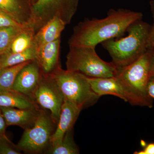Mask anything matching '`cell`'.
<instances>
[{
  "label": "cell",
  "mask_w": 154,
  "mask_h": 154,
  "mask_svg": "<svg viewBox=\"0 0 154 154\" xmlns=\"http://www.w3.org/2000/svg\"><path fill=\"white\" fill-rule=\"evenodd\" d=\"M79 152V147L74 140L72 128L68 131L59 142L50 146L45 153L78 154Z\"/></svg>",
  "instance_id": "cell-19"
},
{
  "label": "cell",
  "mask_w": 154,
  "mask_h": 154,
  "mask_svg": "<svg viewBox=\"0 0 154 154\" xmlns=\"http://www.w3.org/2000/svg\"><path fill=\"white\" fill-rule=\"evenodd\" d=\"M66 25L61 19L57 17L50 19L35 34V44L36 49L46 43L60 38L62 32Z\"/></svg>",
  "instance_id": "cell-15"
},
{
  "label": "cell",
  "mask_w": 154,
  "mask_h": 154,
  "mask_svg": "<svg viewBox=\"0 0 154 154\" xmlns=\"http://www.w3.org/2000/svg\"><path fill=\"white\" fill-rule=\"evenodd\" d=\"M7 126L17 125L24 130L33 126L41 107L19 109L1 107Z\"/></svg>",
  "instance_id": "cell-12"
},
{
  "label": "cell",
  "mask_w": 154,
  "mask_h": 154,
  "mask_svg": "<svg viewBox=\"0 0 154 154\" xmlns=\"http://www.w3.org/2000/svg\"><path fill=\"white\" fill-rule=\"evenodd\" d=\"M25 25L0 28V57L8 51L14 38Z\"/></svg>",
  "instance_id": "cell-21"
},
{
  "label": "cell",
  "mask_w": 154,
  "mask_h": 154,
  "mask_svg": "<svg viewBox=\"0 0 154 154\" xmlns=\"http://www.w3.org/2000/svg\"><path fill=\"white\" fill-rule=\"evenodd\" d=\"M149 6L153 20L152 25H151L148 39V49H151L154 48V0L150 1Z\"/></svg>",
  "instance_id": "cell-24"
},
{
  "label": "cell",
  "mask_w": 154,
  "mask_h": 154,
  "mask_svg": "<svg viewBox=\"0 0 154 154\" xmlns=\"http://www.w3.org/2000/svg\"><path fill=\"white\" fill-rule=\"evenodd\" d=\"M30 61L0 69V91H13L17 75L22 68Z\"/></svg>",
  "instance_id": "cell-20"
},
{
  "label": "cell",
  "mask_w": 154,
  "mask_h": 154,
  "mask_svg": "<svg viewBox=\"0 0 154 154\" xmlns=\"http://www.w3.org/2000/svg\"><path fill=\"white\" fill-rule=\"evenodd\" d=\"M32 7L30 0H0V11L22 25H31Z\"/></svg>",
  "instance_id": "cell-13"
},
{
  "label": "cell",
  "mask_w": 154,
  "mask_h": 154,
  "mask_svg": "<svg viewBox=\"0 0 154 154\" xmlns=\"http://www.w3.org/2000/svg\"><path fill=\"white\" fill-rule=\"evenodd\" d=\"M36 45L25 51L18 53H6L0 57V69L13 66L36 59Z\"/></svg>",
  "instance_id": "cell-18"
},
{
  "label": "cell",
  "mask_w": 154,
  "mask_h": 154,
  "mask_svg": "<svg viewBox=\"0 0 154 154\" xmlns=\"http://www.w3.org/2000/svg\"><path fill=\"white\" fill-rule=\"evenodd\" d=\"M142 13L127 9H111L103 19H85L73 28L69 47L96 48L99 43L124 35L130 25L143 18Z\"/></svg>",
  "instance_id": "cell-1"
},
{
  "label": "cell",
  "mask_w": 154,
  "mask_h": 154,
  "mask_svg": "<svg viewBox=\"0 0 154 154\" xmlns=\"http://www.w3.org/2000/svg\"><path fill=\"white\" fill-rule=\"evenodd\" d=\"M143 149L135 152L134 154H154V143L146 144L143 147Z\"/></svg>",
  "instance_id": "cell-26"
},
{
  "label": "cell",
  "mask_w": 154,
  "mask_h": 154,
  "mask_svg": "<svg viewBox=\"0 0 154 154\" xmlns=\"http://www.w3.org/2000/svg\"><path fill=\"white\" fill-rule=\"evenodd\" d=\"M33 99L39 107L49 110L53 121L57 125L64 97L52 75L42 73Z\"/></svg>",
  "instance_id": "cell-8"
},
{
  "label": "cell",
  "mask_w": 154,
  "mask_h": 154,
  "mask_svg": "<svg viewBox=\"0 0 154 154\" xmlns=\"http://www.w3.org/2000/svg\"><path fill=\"white\" fill-rule=\"evenodd\" d=\"M151 25L142 19L130 25L128 34L124 37L112 38L101 43L117 67L126 66L134 61L148 49Z\"/></svg>",
  "instance_id": "cell-3"
},
{
  "label": "cell",
  "mask_w": 154,
  "mask_h": 154,
  "mask_svg": "<svg viewBox=\"0 0 154 154\" xmlns=\"http://www.w3.org/2000/svg\"><path fill=\"white\" fill-rule=\"evenodd\" d=\"M0 107L27 109L39 106L30 97L11 91H0Z\"/></svg>",
  "instance_id": "cell-16"
},
{
  "label": "cell",
  "mask_w": 154,
  "mask_h": 154,
  "mask_svg": "<svg viewBox=\"0 0 154 154\" xmlns=\"http://www.w3.org/2000/svg\"><path fill=\"white\" fill-rule=\"evenodd\" d=\"M7 127L5 120L3 116L1 107H0V138L7 137L6 134Z\"/></svg>",
  "instance_id": "cell-25"
},
{
  "label": "cell",
  "mask_w": 154,
  "mask_h": 154,
  "mask_svg": "<svg viewBox=\"0 0 154 154\" xmlns=\"http://www.w3.org/2000/svg\"><path fill=\"white\" fill-rule=\"evenodd\" d=\"M82 110L79 106L64 98L59 119L51 138L50 145L59 142L68 131L72 129Z\"/></svg>",
  "instance_id": "cell-10"
},
{
  "label": "cell",
  "mask_w": 154,
  "mask_h": 154,
  "mask_svg": "<svg viewBox=\"0 0 154 154\" xmlns=\"http://www.w3.org/2000/svg\"><path fill=\"white\" fill-rule=\"evenodd\" d=\"M65 99L83 108L95 104L100 98L92 90L88 77L60 66L51 74Z\"/></svg>",
  "instance_id": "cell-5"
},
{
  "label": "cell",
  "mask_w": 154,
  "mask_h": 154,
  "mask_svg": "<svg viewBox=\"0 0 154 154\" xmlns=\"http://www.w3.org/2000/svg\"><path fill=\"white\" fill-rule=\"evenodd\" d=\"M56 127L50 113L41 108L33 126L25 130L16 145L21 151L28 153H45L50 146Z\"/></svg>",
  "instance_id": "cell-6"
},
{
  "label": "cell",
  "mask_w": 154,
  "mask_h": 154,
  "mask_svg": "<svg viewBox=\"0 0 154 154\" xmlns=\"http://www.w3.org/2000/svg\"><path fill=\"white\" fill-rule=\"evenodd\" d=\"M60 38L42 45L36 49V60L42 73L51 74L60 66Z\"/></svg>",
  "instance_id": "cell-11"
},
{
  "label": "cell",
  "mask_w": 154,
  "mask_h": 154,
  "mask_svg": "<svg viewBox=\"0 0 154 154\" xmlns=\"http://www.w3.org/2000/svg\"><path fill=\"white\" fill-rule=\"evenodd\" d=\"M42 74L37 60L35 59L30 61L17 75L13 85V91L33 99L34 92L39 84Z\"/></svg>",
  "instance_id": "cell-9"
},
{
  "label": "cell",
  "mask_w": 154,
  "mask_h": 154,
  "mask_svg": "<svg viewBox=\"0 0 154 154\" xmlns=\"http://www.w3.org/2000/svg\"><path fill=\"white\" fill-rule=\"evenodd\" d=\"M21 152L8 137L0 138V154H21Z\"/></svg>",
  "instance_id": "cell-22"
},
{
  "label": "cell",
  "mask_w": 154,
  "mask_h": 154,
  "mask_svg": "<svg viewBox=\"0 0 154 154\" xmlns=\"http://www.w3.org/2000/svg\"><path fill=\"white\" fill-rule=\"evenodd\" d=\"M20 25L12 19L5 13L0 11V28L11 26H21Z\"/></svg>",
  "instance_id": "cell-23"
},
{
  "label": "cell",
  "mask_w": 154,
  "mask_h": 154,
  "mask_svg": "<svg viewBox=\"0 0 154 154\" xmlns=\"http://www.w3.org/2000/svg\"><path fill=\"white\" fill-rule=\"evenodd\" d=\"M66 56V69L80 73L88 78L116 76L119 68L112 62L102 60L96 48L71 46Z\"/></svg>",
  "instance_id": "cell-4"
},
{
  "label": "cell",
  "mask_w": 154,
  "mask_h": 154,
  "mask_svg": "<svg viewBox=\"0 0 154 154\" xmlns=\"http://www.w3.org/2000/svg\"><path fill=\"white\" fill-rule=\"evenodd\" d=\"M148 92L150 97L154 99V76L150 77L148 84Z\"/></svg>",
  "instance_id": "cell-27"
},
{
  "label": "cell",
  "mask_w": 154,
  "mask_h": 154,
  "mask_svg": "<svg viewBox=\"0 0 154 154\" xmlns=\"http://www.w3.org/2000/svg\"><path fill=\"white\" fill-rule=\"evenodd\" d=\"M31 1V3H32V5H33V4H34V3L36 2V1H37V0H30Z\"/></svg>",
  "instance_id": "cell-29"
},
{
  "label": "cell",
  "mask_w": 154,
  "mask_h": 154,
  "mask_svg": "<svg viewBox=\"0 0 154 154\" xmlns=\"http://www.w3.org/2000/svg\"><path fill=\"white\" fill-rule=\"evenodd\" d=\"M80 0H37L32 5L30 25L36 33L50 19L57 17L66 25L71 22Z\"/></svg>",
  "instance_id": "cell-7"
},
{
  "label": "cell",
  "mask_w": 154,
  "mask_h": 154,
  "mask_svg": "<svg viewBox=\"0 0 154 154\" xmlns=\"http://www.w3.org/2000/svg\"><path fill=\"white\" fill-rule=\"evenodd\" d=\"M151 49L153 51V57L150 72V77L154 76V48H151Z\"/></svg>",
  "instance_id": "cell-28"
},
{
  "label": "cell",
  "mask_w": 154,
  "mask_h": 154,
  "mask_svg": "<svg viewBox=\"0 0 154 154\" xmlns=\"http://www.w3.org/2000/svg\"><path fill=\"white\" fill-rule=\"evenodd\" d=\"M35 34L36 31L31 25H25L22 31L14 38L6 53L22 52L35 45Z\"/></svg>",
  "instance_id": "cell-17"
},
{
  "label": "cell",
  "mask_w": 154,
  "mask_h": 154,
  "mask_svg": "<svg viewBox=\"0 0 154 154\" xmlns=\"http://www.w3.org/2000/svg\"><path fill=\"white\" fill-rule=\"evenodd\" d=\"M152 57V50L148 49L131 63L119 68L116 77L123 89L127 102L131 105L153 107V99L148 92Z\"/></svg>",
  "instance_id": "cell-2"
},
{
  "label": "cell",
  "mask_w": 154,
  "mask_h": 154,
  "mask_svg": "<svg viewBox=\"0 0 154 154\" xmlns=\"http://www.w3.org/2000/svg\"><path fill=\"white\" fill-rule=\"evenodd\" d=\"M93 91L99 97L104 95H112L127 102L123 89L116 77L107 78H88Z\"/></svg>",
  "instance_id": "cell-14"
}]
</instances>
